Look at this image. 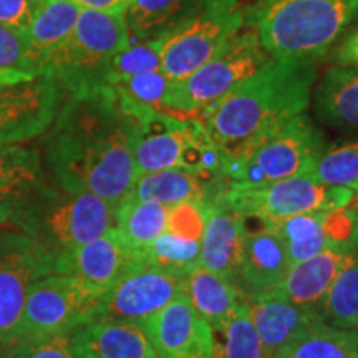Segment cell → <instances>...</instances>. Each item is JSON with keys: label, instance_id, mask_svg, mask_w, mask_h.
<instances>
[{"label": "cell", "instance_id": "3957f363", "mask_svg": "<svg viewBox=\"0 0 358 358\" xmlns=\"http://www.w3.org/2000/svg\"><path fill=\"white\" fill-rule=\"evenodd\" d=\"M358 19V0H250L248 27L271 58L319 62Z\"/></svg>", "mask_w": 358, "mask_h": 358}, {"label": "cell", "instance_id": "836d02e7", "mask_svg": "<svg viewBox=\"0 0 358 358\" xmlns=\"http://www.w3.org/2000/svg\"><path fill=\"white\" fill-rule=\"evenodd\" d=\"M161 43L163 38L129 40L127 47L111 60L108 87H115L138 75L161 70Z\"/></svg>", "mask_w": 358, "mask_h": 358}, {"label": "cell", "instance_id": "d6a6232c", "mask_svg": "<svg viewBox=\"0 0 358 358\" xmlns=\"http://www.w3.org/2000/svg\"><path fill=\"white\" fill-rule=\"evenodd\" d=\"M308 174L320 185L358 191V138L327 148Z\"/></svg>", "mask_w": 358, "mask_h": 358}, {"label": "cell", "instance_id": "83f0119b", "mask_svg": "<svg viewBox=\"0 0 358 358\" xmlns=\"http://www.w3.org/2000/svg\"><path fill=\"white\" fill-rule=\"evenodd\" d=\"M198 0H129L127 19L129 40L163 38L186 17Z\"/></svg>", "mask_w": 358, "mask_h": 358}, {"label": "cell", "instance_id": "7c38bea8", "mask_svg": "<svg viewBox=\"0 0 358 358\" xmlns=\"http://www.w3.org/2000/svg\"><path fill=\"white\" fill-rule=\"evenodd\" d=\"M55 274V259L32 237L0 229V337H17L30 289Z\"/></svg>", "mask_w": 358, "mask_h": 358}, {"label": "cell", "instance_id": "cb8c5ba5", "mask_svg": "<svg viewBox=\"0 0 358 358\" xmlns=\"http://www.w3.org/2000/svg\"><path fill=\"white\" fill-rule=\"evenodd\" d=\"M71 335L82 358H158L143 327L134 322L93 319Z\"/></svg>", "mask_w": 358, "mask_h": 358}, {"label": "cell", "instance_id": "52a82bcc", "mask_svg": "<svg viewBox=\"0 0 358 358\" xmlns=\"http://www.w3.org/2000/svg\"><path fill=\"white\" fill-rule=\"evenodd\" d=\"M268 58L271 57L259 42L256 30L245 27L189 77L179 82L171 80L163 113L201 120L209 106L249 78Z\"/></svg>", "mask_w": 358, "mask_h": 358}, {"label": "cell", "instance_id": "7a4b0ae2", "mask_svg": "<svg viewBox=\"0 0 358 358\" xmlns=\"http://www.w3.org/2000/svg\"><path fill=\"white\" fill-rule=\"evenodd\" d=\"M315 82V60L268 58L209 106L201 122L222 153L224 164L243 161L294 116L306 113Z\"/></svg>", "mask_w": 358, "mask_h": 358}, {"label": "cell", "instance_id": "d590c367", "mask_svg": "<svg viewBox=\"0 0 358 358\" xmlns=\"http://www.w3.org/2000/svg\"><path fill=\"white\" fill-rule=\"evenodd\" d=\"M171 80L163 71H150L138 75L127 82L115 85L116 92L138 108H150L163 113Z\"/></svg>", "mask_w": 358, "mask_h": 358}, {"label": "cell", "instance_id": "74e56055", "mask_svg": "<svg viewBox=\"0 0 358 358\" xmlns=\"http://www.w3.org/2000/svg\"><path fill=\"white\" fill-rule=\"evenodd\" d=\"M71 332L37 338H19L17 358H82L75 347Z\"/></svg>", "mask_w": 358, "mask_h": 358}, {"label": "cell", "instance_id": "e0dca14e", "mask_svg": "<svg viewBox=\"0 0 358 358\" xmlns=\"http://www.w3.org/2000/svg\"><path fill=\"white\" fill-rule=\"evenodd\" d=\"M271 227L280 236L290 266H294L334 245L358 244V209L350 206L299 214L271 224Z\"/></svg>", "mask_w": 358, "mask_h": 358}, {"label": "cell", "instance_id": "1f68e13d", "mask_svg": "<svg viewBox=\"0 0 358 358\" xmlns=\"http://www.w3.org/2000/svg\"><path fill=\"white\" fill-rule=\"evenodd\" d=\"M327 324L337 329L358 327V257L340 272L320 306Z\"/></svg>", "mask_w": 358, "mask_h": 358}, {"label": "cell", "instance_id": "ffe728a7", "mask_svg": "<svg viewBox=\"0 0 358 358\" xmlns=\"http://www.w3.org/2000/svg\"><path fill=\"white\" fill-rule=\"evenodd\" d=\"M358 257V244L334 245L317 256L294 264L280 284L268 294L280 295L295 306L320 312L327 292L340 272Z\"/></svg>", "mask_w": 358, "mask_h": 358}, {"label": "cell", "instance_id": "f546056e", "mask_svg": "<svg viewBox=\"0 0 358 358\" xmlns=\"http://www.w3.org/2000/svg\"><path fill=\"white\" fill-rule=\"evenodd\" d=\"M211 330L213 358H267L244 299L221 325Z\"/></svg>", "mask_w": 358, "mask_h": 358}, {"label": "cell", "instance_id": "9c48e42d", "mask_svg": "<svg viewBox=\"0 0 358 358\" xmlns=\"http://www.w3.org/2000/svg\"><path fill=\"white\" fill-rule=\"evenodd\" d=\"M327 150L325 138L306 113L294 116L284 127L254 148L243 161L224 164L227 189H245L308 174Z\"/></svg>", "mask_w": 358, "mask_h": 358}, {"label": "cell", "instance_id": "2e32d148", "mask_svg": "<svg viewBox=\"0 0 358 358\" xmlns=\"http://www.w3.org/2000/svg\"><path fill=\"white\" fill-rule=\"evenodd\" d=\"M158 358H213V330L185 294L140 324Z\"/></svg>", "mask_w": 358, "mask_h": 358}, {"label": "cell", "instance_id": "7bdbcfd3", "mask_svg": "<svg viewBox=\"0 0 358 358\" xmlns=\"http://www.w3.org/2000/svg\"><path fill=\"white\" fill-rule=\"evenodd\" d=\"M37 75L25 73V71H17V70H2L0 69V87H6V85H15L20 82H27V80H32Z\"/></svg>", "mask_w": 358, "mask_h": 358}, {"label": "cell", "instance_id": "4dcf8cb0", "mask_svg": "<svg viewBox=\"0 0 358 358\" xmlns=\"http://www.w3.org/2000/svg\"><path fill=\"white\" fill-rule=\"evenodd\" d=\"M274 358H357L350 330L320 322L284 347Z\"/></svg>", "mask_w": 358, "mask_h": 358}, {"label": "cell", "instance_id": "7402d4cb", "mask_svg": "<svg viewBox=\"0 0 358 358\" xmlns=\"http://www.w3.org/2000/svg\"><path fill=\"white\" fill-rule=\"evenodd\" d=\"M245 303L267 358H274L299 335L324 322L319 310L295 306L275 294L261 295Z\"/></svg>", "mask_w": 358, "mask_h": 358}, {"label": "cell", "instance_id": "ba28073f", "mask_svg": "<svg viewBox=\"0 0 358 358\" xmlns=\"http://www.w3.org/2000/svg\"><path fill=\"white\" fill-rule=\"evenodd\" d=\"M248 0H198L163 37L161 71L173 82L189 77L248 27Z\"/></svg>", "mask_w": 358, "mask_h": 358}, {"label": "cell", "instance_id": "60d3db41", "mask_svg": "<svg viewBox=\"0 0 358 358\" xmlns=\"http://www.w3.org/2000/svg\"><path fill=\"white\" fill-rule=\"evenodd\" d=\"M332 60L338 66L358 69V19L353 22L348 32L334 48Z\"/></svg>", "mask_w": 358, "mask_h": 358}, {"label": "cell", "instance_id": "8992f818", "mask_svg": "<svg viewBox=\"0 0 358 358\" xmlns=\"http://www.w3.org/2000/svg\"><path fill=\"white\" fill-rule=\"evenodd\" d=\"M133 159L136 178L163 169L189 171L222 178L224 158L201 120L145 110L136 116Z\"/></svg>", "mask_w": 358, "mask_h": 358}, {"label": "cell", "instance_id": "f1b7e54d", "mask_svg": "<svg viewBox=\"0 0 358 358\" xmlns=\"http://www.w3.org/2000/svg\"><path fill=\"white\" fill-rule=\"evenodd\" d=\"M168 206L148 199L127 198L116 208L115 229L134 249L143 250L168 227Z\"/></svg>", "mask_w": 358, "mask_h": 358}, {"label": "cell", "instance_id": "5b68a950", "mask_svg": "<svg viewBox=\"0 0 358 358\" xmlns=\"http://www.w3.org/2000/svg\"><path fill=\"white\" fill-rule=\"evenodd\" d=\"M129 43L124 12L80 10L73 32L42 64L66 96L108 87L113 57Z\"/></svg>", "mask_w": 358, "mask_h": 358}, {"label": "cell", "instance_id": "9a60e30c", "mask_svg": "<svg viewBox=\"0 0 358 358\" xmlns=\"http://www.w3.org/2000/svg\"><path fill=\"white\" fill-rule=\"evenodd\" d=\"M141 261V250L134 249L118 231L111 229L58 257L55 274L75 277L92 292L105 295Z\"/></svg>", "mask_w": 358, "mask_h": 358}, {"label": "cell", "instance_id": "f6af8a7d", "mask_svg": "<svg viewBox=\"0 0 358 358\" xmlns=\"http://www.w3.org/2000/svg\"><path fill=\"white\" fill-rule=\"evenodd\" d=\"M350 337H352L353 350H355V355L358 358V327H355V329H350Z\"/></svg>", "mask_w": 358, "mask_h": 358}, {"label": "cell", "instance_id": "bcb514c9", "mask_svg": "<svg viewBox=\"0 0 358 358\" xmlns=\"http://www.w3.org/2000/svg\"><path fill=\"white\" fill-rule=\"evenodd\" d=\"M352 208H355V209H358V191H357V199H355V203L352 204Z\"/></svg>", "mask_w": 358, "mask_h": 358}, {"label": "cell", "instance_id": "ee69618b", "mask_svg": "<svg viewBox=\"0 0 358 358\" xmlns=\"http://www.w3.org/2000/svg\"><path fill=\"white\" fill-rule=\"evenodd\" d=\"M17 337H0V358H17Z\"/></svg>", "mask_w": 358, "mask_h": 358}, {"label": "cell", "instance_id": "b9f144b4", "mask_svg": "<svg viewBox=\"0 0 358 358\" xmlns=\"http://www.w3.org/2000/svg\"><path fill=\"white\" fill-rule=\"evenodd\" d=\"M75 6L85 10H98V12H124L127 10L129 0H71Z\"/></svg>", "mask_w": 358, "mask_h": 358}, {"label": "cell", "instance_id": "44dd1931", "mask_svg": "<svg viewBox=\"0 0 358 358\" xmlns=\"http://www.w3.org/2000/svg\"><path fill=\"white\" fill-rule=\"evenodd\" d=\"M45 182L47 173L38 148L24 143L0 145V226H10Z\"/></svg>", "mask_w": 358, "mask_h": 358}, {"label": "cell", "instance_id": "d4e9b609", "mask_svg": "<svg viewBox=\"0 0 358 358\" xmlns=\"http://www.w3.org/2000/svg\"><path fill=\"white\" fill-rule=\"evenodd\" d=\"M315 115L334 128L358 129V69L334 65L315 87Z\"/></svg>", "mask_w": 358, "mask_h": 358}, {"label": "cell", "instance_id": "277c9868", "mask_svg": "<svg viewBox=\"0 0 358 358\" xmlns=\"http://www.w3.org/2000/svg\"><path fill=\"white\" fill-rule=\"evenodd\" d=\"M116 226V206L92 192H70L45 182L10 224L55 259Z\"/></svg>", "mask_w": 358, "mask_h": 358}, {"label": "cell", "instance_id": "5bb4252c", "mask_svg": "<svg viewBox=\"0 0 358 358\" xmlns=\"http://www.w3.org/2000/svg\"><path fill=\"white\" fill-rule=\"evenodd\" d=\"M64 98L60 85L48 75L0 87V145L27 143L47 133Z\"/></svg>", "mask_w": 358, "mask_h": 358}, {"label": "cell", "instance_id": "ac0fdd59", "mask_svg": "<svg viewBox=\"0 0 358 358\" xmlns=\"http://www.w3.org/2000/svg\"><path fill=\"white\" fill-rule=\"evenodd\" d=\"M289 268L290 261L280 236L266 224L257 222L256 229H249L245 222L244 243L236 277V287L244 301L261 297L274 290Z\"/></svg>", "mask_w": 358, "mask_h": 358}, {"label": "cell", "instance_id": "30bf717a", "mask_svg": "<svg viewBox=\"0 0 358 358\" xmlns=\"http://www.w3.org/2000/svg\"><path fill=\"white\" fill-rule=\"evenodd\" d=\"M224 198L245 219L271 226L299 214L350 208L357 191L320 185L310 174H302L257 187L226 189Z\"/></svg>", "mask_w": 358, "mask_h": 358}, {"label": "cell", "instance_id": "d6986e66", "mask_svg": "<svg viewBox=\"0 0 358 358\" xmlns=\"http://www.w3.org/2000/svg\"><path fill=\"white\" fill-rule=\"evenodd\" d=\"M245 217L224 198V192L206 206V224L199 241L198 266L226 277L236 285Z\"/></svg>", "mask_w": 358, "mask_h": 358}, {"label": "cell", "instance_id": "6da1fadb", "mask_svg": "<svg viewBox=\"0 0 358 358\" xmlns=\"http://www.w3.org/2000/svg\"><path fill=\"white\" fill-rule=\"evenodd\" d=\"M136 124L113 87L64 98L43 143L50 182L70 192H92L118 208L136 181Z\"/></svg>", "mask_w": 358, "mask_h": 358}, {"label": "cell", "instance_id": "ab89813d", "mask_svg": "<svg viewBox=\"0 0 358 358\" xmlns=\"http://www.w3.org/2000/svg\"><path fill=\"white\" fill-rule=\"evenodd\" d=\"M42 3L43 0H0V25L27 34Z\"/></svg>", "mask_w": 358, "mask_h": 358}, {"label": "cell", "instance_id": "4fadbf2b", "mask_svg": "<svg viewBox=\"0 0 358 358\" xmlns=\"http://www.w3.org/2000/svg\"><path fill=\"white\" fill-rule=\"evenodd\" d=\"M186 274L168 271L145 259L101 297L95 319L141 324L185 294Z\"/></svg>", "mask_w": 358, "mask_h": 358}, {"label": "cell", "instance_id": "8fae6325", "mask_svg": "<svg viewBox=\"0 0 358 358\" xmlns=\"http://www.w3.org/2000/svg\"><path fill=\"white\" fill-rule=\"evenodd\" d=\"M103 295L92 292L71 275L50 274L30 289L17 338L66 334L93 320Z\"/></svg>", "mask_w": 358, "mask_h": 358}, {"label": "cell", "instance_id": "8d00e7d4", "mask_svg": "<svg viewBox=\"0 0 358 358\" xmlns=\"http://www.w3.org/2000/svg\"><path fill=\"white\" fill-rule=\"evenodd\" d=\"M0 69L42 75L35 64L25 34L0 25Z\"/></svg>", "mask_w": 358, "mask_h": 358}, {"label": "cell", "instance_id": "603a6c76", "mask_svg": "<svg viewBox=\"0 0 358 358\" xmlns=\"http://www.w3.org/2000/svg\"><path fill=\"white\" fill-rule=\"evenodd\" d=\"M226 189L222 178L173 168L140 174L128 198L156 201L173 208L182 203H211Z\"/></svg>", "mask_w": 358, "mask_h": 358}, {"label": "cell", "instance_id": "f35d334b", "mask_svg": "<svg viewBox=\"0 0 358 358\" xmlns=\"http://www.w3.org/2000/svg\"><path fill=\"white\" fill-rule=\"evenodd\" d=\"M208 203H182L169 208L166 231L186 239L201 241Z\"/></svg>", "mask_w": 358, "mask_h": 358}, {"label": "cell", "instance_id": "4316f807", "mask_svg": "<svg viewBox=\"0 0 358 358\" xmlns=\"http://www.w3.org/2000/svg\"><path fill=\"white\" fill-rule=\"evenodd\" d=\"M80 10L82 8L71 0H43L29 32L25 34L40 73L47 57L73 32Z\"/></svg>", "mask_w": 358, "mask_h": 358}, {"label": "cell", "instance_id": "484cf974", "mask_svg": "<svg viewBox=\"0 0 358 358\" xmlns=\"http://www.w3.org/2000/svg\"><path fill=\"white\" fill-rule=\"evenodd\" d=\"M185 295L211 329L221 325L244 299L231 280L201 266L186 274Z\"/></svg>", "mask_w": 358, "mask_h": 358}, {"label": "cell", "instance_id": "e575fe53", "mask_svg": "<svg viewBox=\"0 0 358 358\" xmlns=\"http://www.w3.org/2000/svg\"><path fill=\"white\" fill-rule=\"evenodd\" d=\"M141 252L146 262L179 274H187L199 264V241L186 239L164 231Z\"/></svg>", "mask_w": 358, "mask_h": 358}]
</instances>
